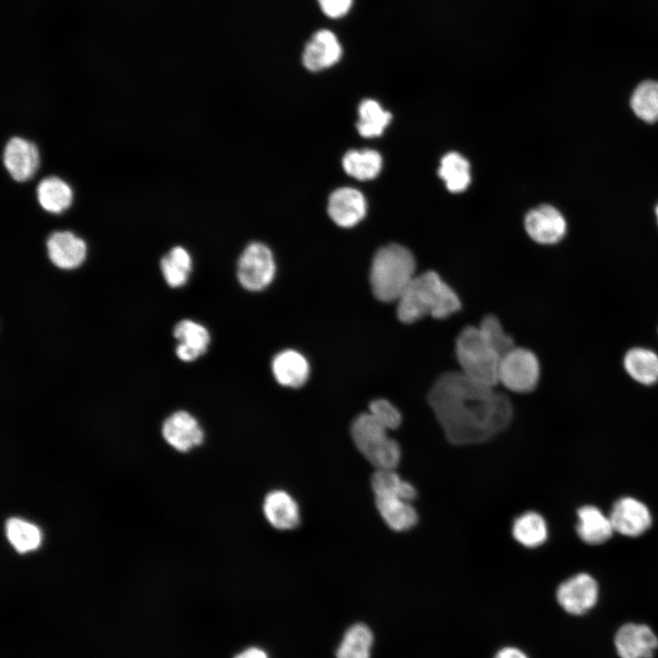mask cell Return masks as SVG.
<instances>
[{
    "mask_svg": "<svg viewBox=\"0 0 658 658\" xmlns=\"http://www.w3.org/2000/svg\"><path fill=\"white\" fill-rule=\"evenodd\" d=\"M439 175L448 190L458 193L465 190L471 181L469 162L460 154L451 152L440 160Z\"/></svg>",
    "mask_w": 658,
    "mask_h": 658,
    "instance_id": "cell-28",
    "label": "cell"
},
{
    "mask_svg": "<svg viewBox=\"0 0 658 658\" xmlns=\"http://www.w3.org/2000/svg\"><path fill=\"white\" fill-rule=\"evenodd\" d=\"M614 532L626 536H638L652 525L648 507L632 497H622L613 505L609 515Z\"/></svg>",
    "mask_w": 658,
    "mask_h": 658,
    "instance_id": "cell-10",
    "label": "cell"
},
{
    "mask_svg": "<svg viewBox=\"0 0 658 658\" xmlns=\"http://www.w3.org/2000/svg\"><path fill=\"white\" fill-rule=\"evenodd\" d=\"M525 228L536 242L550 245L563 239L567 231V222L557 208L550 205H541L526 214Z\"/></svg>",
    "mask_w": 658,
    "mask_h": 658,
    "instance_id": "cell-9",
    "label": "cell"
},
{
    "mask_svg": "<svg viewBox=\"0 0 658 658\" xmlns=\"http://www.w3.org/2000/svg\"><path fill=\"white\" fill-rule=\"evenodd\" d=\"M412 253L399 244L381 247L375 253L369 273L372 292L385 302H398L416 276Z\"/></svg>",
    "mask_w": 658,
    "mask_h": 658,
    "instance_id": "cell-3",
    "label": "cell"
},
{
    "mask_svg": "<svg viewBox=\"0 0 658 658\" xmlns=\"http://www.w3.org/2000/svg\"><path fill=\"white\" fill-rule=\"evenodd\" d=\"M160 267L170 287H181L188 280L192 269L191 257L186 249L176 246L162 258Z\"/></svg>",
    "mask_w": 658,
    "mask_h": 658,
    "instance_id": "cell-30",
    "label": "cell"
},
{
    "mask_svg": "<svg viewBox=\"0 0 658 658\" xmlns=\"http://www.w3.org/2000/svg\"><path fill=\"white\" fill-rule=\"evenodd\" d=\"M455 354L460 371L467 377L489 386L498 384L501 356L487 342L478 326H467L458 334Z\"/></svg>",
    "mask_w": 658,
    "mask_h": 658,
    "instance_id": "cell-4",
    "label": "cell"
},
{
    "mask_svg": "<svg viewBox=\"0 0 658 658\" xmlns=\"http://www.w3.org/2000/svg\"><path fill=\"white\" fill-rule=\"evenodd\" d=\"M400 322L411 324L429 315L446 318L461 308L455 292L434 271L416 275L397 302Z\"/></svg>",
    "mask_w": 658,
    "mask_h": 658,
    "instance_id": "cell-2",
    "label": "cell"
},
{
    "mask_svg": "<svg viewBox=\"0 0 658 658\" xmlns=\"http://www.w3.org/2000/svg\"><path fill=\"white\" fill-rule=\"evenodd\" d=\"M342 47L336 36L327 29L313 34L302 52V64L310 71L317 72L337 63L342 57Z\"/></svg>",
    "mask_w": 658,
    "mask_h": 658,
    "instance_id": "cell-14",
    "label": "cell"
},
{
    "mask_svg": "<svg viewBox=\"0 0 658 658\" xmlns=\"http://www.w3.org/2000/svg\"><path fill=\"white\" fill-rule=\"evenodd\" d=\"M162 433L164 440L179 451H187L204 440L197 420L183 410L173 413L164 421Z\"/></svg>",
    "mask_w": 658,
    "mask_h": 658,
    "instance_id": "cell-16",
    "label": "cell"
},
{
    "mask_svg": "<svg viewBox=\"0 0 658 658\" xmlns=\"http://www.w3.org/2000/svg\"><path fill=\"white\" fill-rule=\"evenodd\" d=\"M391 120V114L373 99L363 100L358 106L356 129L365 138L380 136Z\"/></svg>",
    "mask_w": 658,
    "mask_h": 658,
    "instance_id": "cell-26",
    "label": "cell"
},
{
    "mask_svg": "<svg viewBox=\"0 0 658 658\" xmlns=\"http://www.w3.org/2000/svg\"><path fill=\"white\" fill-rule=\"evenodd\" d=\"M275 271L273 254L260 242L249 244L238 260V280L248 291L257 292L266 288L272 281Z\"/></svg>",
    "mask_w": 658,
    "mask_h": 658,
    "instance_id": "cell-7",
    "label": "cell"
},
{
    "mask_svg": "<svg viewBox=\"0 0 658 658\" xmlns=\"http://www.w3.org/2000/svg\"><path fill=\"white\" fill-rule=\"evenodd\" d=\"M599 588L596 580L587 573L576 574L559 585L557 599L568 613L580 615L597 602Z\"/></svg>",
    "mask_w": 658,
    "mask_h": 658,
    "instance_id": "cell-8",
    "label": "cell"
},
{
    "mask_svg": "<svg viewBox=\"0 0 658 658\" xmlns=\"http://www.w3.org/2000/svg\"><path fill=\"white\" fill-rule=\"evenodd\" d=\"M577 533L580 539L589 545L606 542L614 530L609 516L598 507L584 505L578 511Z\"/></svg>",
    "mask_w": 658,
    "mask_h": 658,
    "instance_id": "cell-21",
    "label": "cell"
},
{
    "mask_svg": "<svg viewBox=\"0 0 658 658\" xmlns=\"http://www.w3.org/2000/svg\"><path fill=\"white\" fill-rule=\"evenodd\" d=\"M512 534L515 539L526 547L541 546L547 538V525L536 512H525L513 523Z\"/></svg>",
    "mask_w": 658,
    "mask_h": 658,
    "instance_id": "cell-24",
    "label": "cell"
},
{
    "mask_svg": "<svg viewBox=\"0 0 658 658\" xmlns=\"http://www.w3.org/2000/svg\"><path fill=\"white\" fill-rule=\"evenodd\" d=\"M374 496H398L412 502L417 496L415 487L403 480L395 469H377L371 481Z\"/></svg>",
    "mask_w": 658,
    "mask_h": 658,
    "instance_id": "cell-27",
    "label": "cell"
},
{
    "mask_svg": "<svg viewBox=\"0 0 658 658\" xmlns=\"http://www.w3.org/2000/svg\"><path fill=\"white\" fill-rule=\"evenodd\" d=\"M377 509L385 523L394 531H406L418 522L411 502L398 496H375Z\"/></svg>",
    "mask_w": 658,
    "mask_h": 658,
    "instance_id": "cell-20",
    "label": "cell"
},
{
    "mask_svg": "<svg viewBox=\"0 0 658 658\" xmlns=\"http://www.w3.org/2000/svg\"><path fill=\"white\" fill-rule=\"evenodd\" d=\"M322 11L329 17L338 18L351 8L353 0H317Z\"/></svg>",
    "mask_w": 658,
    "mask_h": 658,
    "instance_id": "cell-35",
    "label": "cell"
},
{
    "mask_svg": "<svg viewBox=\"0 0 658 658\" xmlns=\"http://www.w3.org/2000/svg\"><path fill=\"white\" fill-rule=\"evenodd\" d=\"M174 337L179 341L175 353L179 359L191 362L205 354L210 341L207 330L191 320L180 321L174 328Z\"/></svg>",
    "mask_w": 658,
    "mask_h": 658,
    "instance_id": "cell-18",
    "label": "cell"
},
{
    "mask_svg": "<svg viewBox=\"0 0 658 658\" xmlns=\"http://www.w3.org/2000/svg\"><path fill=\"white\" fill-rule=\"evenodd\" d=\"M654 213H655L657 223H658V204L655 206Z\"/></svg>",
    "mask_w": 658,
    "mask_h": 658,
    "instance_id": "cell-38",
    "label": "cell"
},
{
    "mask_svg": "<svg viewBox=\"0 0 658 658\" xmlns=\"http://www.w3.org/2000/svg\"><path fill=\"white\" fill-rule=\"evenodd\" d=\"M630 106L642 121L647 123L658 122V80L641 82L631 93Z\"/></svg>",
    "mask_w": 658,
    "mask_h": 658,
    "instance_id": "cell-29",
    "label": "cell"
},
{
    "mask_svg": "<svg viewBox=\"0 0 658 658\" xmlns=\"http://www.w3.org/2000/svg\"><path fill=\"white\" fill-rule=\"evenodd\" d=\"M428 401L447 439L456 445L483 442L504 430L513 418L509 398L461 371L440 375Z\"/></svg>",
    "mask_w": 658,
    "mask_h": 658,
    "instance_id": "cell-1",
    "label": "cell"
},
{
    "mask_svg": "<svg viewBox=\"0 0 658 658\" xmlns=\"http://www.w3.org/2000/svg\"><path fill=\"white\" fill-rule=\"evenodd\" d=\"M478 328L501 357L515 346L513 338L504 332L500 321L494 315L484 316Z\"/></svg>",
    "mask_w": 658,
    "mask_h": 658,
    "instance_id": "cell-33",
    "label": "cell"
},
{
    "mask_svg": "<svg viewBox=\"0 0 658 658\" xmlns=\"http://www.w3.org/2000/svg\"><path fill=\"white\" fill-rule=\"evenodd\" d=\"M368 413L387 430H395L401 424V414L388 400L377 398L370 402Z\"/></svg>",
    "mask_w": 658,
    "mask_h": 658,
    "instance_id": "cell-34",
    "label": "cell"
},
{
    "mask_svg": "<svg viewBox=\"0 0 658 658\" xmlns=\"http://www.w3.org/2000/svg\"><path fill=\"white\" fill-rule=\"evenodd\" d=\"M494 658H528L525 653L515 647H505L500 650Z\"/></svg>",
    "mask_w": 658,
    "mask_h": 658,
    "instance_id": "cell-36",
    "label": "cell"
},
{
    "mask_svg": "<svg viewBox=\"0 0 658 658\" xmlns=\"http://www.w3.org/2000/svg\"><path fill=\"white\" fill-rule=\"evenodd\" d=\"M345 172L361 181L374 179L381 171L382 157L372 149L350 150L342 159Z\"/></svg>",
    "mask_w": 658,
    "mask_h": 658,
    "instance_id": "cell-23",
    "label": "cell"
},
{
    "mask_svg": "<svg viewBox=\"0 0 658 658\" xmlns=\"http://www.w3.org/2000/svg\"><path fill=\"white\" fill-rule=\"evenodd\" d=\"M51 262L63 270L76 269L82 264L87 254L85 241L70 231H55L46 242Z\"/></svg>",
    "mask_w": 658,
    "mask_h": 658,
    "instance_id": "cell-15",
    "label": "cell"
},
{
    "mask_svg": "<svg viewBox=\"0 0 658 658\" xmlns=\"http://www.w3.org/2000/svg\"><path fill=\"white\" fill-rule=\"evenodd\" d=\"M387 432L368 412L358 415L351 425L356 448L377 469H395L400 462V447Z\"/></svg>",
    "mask_w": 658,
    "mask_h": 658,
    "instance_id": "cell-5",
    "label": "cell"
},
{
    "mask_svg": "<svg viewBox=\"0 0 658 658\" xmlns=\"http://www.w3.org/2000/svg\"><path fill=\"white\" fill-rule=\"evenodd\" d=\"M327 212L339 227L352 228L365 218L366 201L359 190L350 186L340 187L331 193Z\"/></svg>",
    "mask_w": 658,
    "mask_h": 658,
    "instance_id": "cell-12",
    "label": "cell"
},
{
    "mask_svg": "<svg viewBox=\"0 0 658 658\" xmlns=\"http://www.w3.org/2000/svg\"><path fill=\"white\" fill-rule=\"evenodd\" d=\"M373 634L370 629L362 623L350 627L336 651L337 658H370Z\"/></svg>",
    "mask_w": 658,
    "mask_h": 658,
    "instance_id": "cell-31",
    "label": "cell"
},
{
    "mask_svg": "<svg viewBox=\"0 0 658 658\" xmlns=\"http://www.w3.org/2000/svg\"><path fill=\"white\" fill-rule=\"evenodd\" d=\"M263 513L268 522L279 530L292 529L300 522V509L296 501L282 490H274L266 495Z\"/></svg>",
    "mask_w": 658,
    "mask_h": 658,
    "instance_id": "cell-17",
    "label": "cell"
},
{
    "mask_svg": "<svg viewBox=\"0 0 658 658\" xmlns=\"http://www.w3.org/2000/svg\"><path fill=\"white\" fill-rule=\"evenodd\" d=\"M627 373L637 382L652 385L658 380V356L648 349L633 348L624 356Z\"/></svg>",
    "mask_w": 658,
    "mask_h": 658,
    "instance_id": "cell-25",
    "label": "cell"
},
{
    "mask_svg": "<svg viewBox=\"0 0 658 658\" xmlns=\"http://www.w3.org/2000/svg\"><path fill=\"white\" fill-rule=\"evenodd\" d=\"M615 646L621 658H652L658 639L650 627L627 623L617 631Z\"/></svg>",
    "mask_w": 658,
    "mask_h": 658,
    "instance_id": "cell-13",
    "label": "cell"
},
{
    "mask_svg": "<svg viewBox=\"0 0 658 658\" xmlns=\"http://www.w3.org/2000/svg\"><path fill=\"white\" fill-rule=\"evenodd\" d=\"M540 367L536 355L528 349L516 347L501 357L498 383L515 393H527L535 389L539 379Z\"/></svg>",
    "mask_w": 658,
    "mask_h": 658,
    "instance_id": "cell-6",
    "label": "cell"
},
{
    "mask_svg": "<svg viewBox=\"0 0 658 658\" xmlns=\"http://www.w3.org/2000/svg\"><path fill=\"white\" fill-rule=\"evenodd\" d=\"M3 163L14 180L27 181L36 174L39 165L37 147L25 138L12 137L5 146Z\"/></svg>",
    "mask_w": 658,
    "mask_h": 658,
    "instance_id": "cell-11",
    "label": "cell"
},
{
    "mask_svg": "<svg viewBox=\"0 0 658 658\" xmlns=\"http://www.w3.org/2000/svg\"><path fill=\"white\" fill-rule=\"evenodd\" d=\"M37 197L43 209L58 214L70 207L73 193L64 180L58 176L49 175L39 181L37 186Z\"/></svg>",
    "mask_w": 658,
    "mask_h": 658,
    "instance_id": "cell-22",
    "label": "cell"
},
{
    "mask_svg": "<svg viewBox=\"0 0 658 658\" xmlns=\"http://www.w3.org/2000/svg\"><path fill=\"white\" fill-rule=\"evenodd\" d=\"M8 541L18 553L35 550L41 542L39 529L33 524L19 518H10L5 524Z\"/></svg>",
    "mask_w": 658,
    "mask_h": 658,
    "instance_id": "cell-32",
    "label": "cell"
},
{
    "mask_svg": "<svg viewBox=\"0 0 658 658\" xmlns=\"http://www.w3.org/2000/svg\"><path fill=\"white\" fill-rule=\"evenodd\" d=\"M235 658H268V655L260 648L250 647L237 654Z\"/></svg>",
    "mask_w": 658,
    "mask_h": 658,
    "instance_id": "cell-37",
    "label": "cell"
},
{
    "mask_svg": "<svg viewBox=\"0 0 658 658\" xmlns=\"http://www.w3.org/2000/svg\"><path fill=\"white\" fill-rule=\"evenodd\" d=\"M271 370L276 381L284 387H299L309 377V364L306 358L295 350H283L271 362Z\"/></svg>",
    "mask_w": 658,
    "mask_h": 658,
    "instance_id": "cell-19",
    "label": "cell"
}]
</instances>
